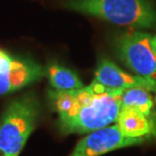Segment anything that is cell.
I'll return each mask as SVG.
<instances>
[{
	"mask_svg": "<svg viewBox=\"0 0 156 156\" xmlns=\"http://www.w3.org/2000/svg\"><path fill=\"white\" fill-rule=\"evenodd\" d=\"M46 74L49 78L50 84L55 90L72 91L84 87L82 81L75 72L58 63L49 64Z\"/></svg>",
	"mask_w": 156,
	"mask_h": 156,
	"instance_id": "9c48e42d",
	"label": "cell"
},
{
	"mask_svg": "<svg viewBox=\"0 0 156 156\" xmlns=\"http://www.w3.org/2000/svg\"><path fill=\"white\" fill-rule=\"evenodd\" d=\"M117 125L125 136L147 140L156 137V112L144 114L134 108H121Z\"/></svg>",
	"mask_w": 156,
	"mask_h": 156,
	"instance_id": "ba28073f",
	"label": "cell"
},
{
	"mask_svg": "<svg viewBox=\"0 0 156 156\" xmlns=\"http://www.w3.org/2000/svg\"><path fill=\"white\" fill-rule=\"evenodd\" d=\"M65 6L112 23L132 27L156 26V11L146 0H69Z\"/></svg>",
	"mask_w": 156,
	"mask_h": 156,
	"instance_id": "3957f363",
	"label": "cell"
},
{
	"mask_svg": "<svg viewBox=\"0 0 156 156\" xmlns=\"http://www.w3.org/2000/svg\"><path fill=\"white\" fill-rule=\"evenodd\" d=\"M44 74L42 66L34 60L15 58L10 69L0 74V95L24 88L40 80Z\"/></svg>",
	"mask_w": 156,
	"mask_h": 156,
	"instance_id": "8992f818",
	"label": "cell"
},
{
	"mask_svg": "<svg viewBox=\"0 0 156 156\" xmlns=\"http://www.w3.org/2000/svg\"><path fill=\"white\" fill-rule=\"evenodd\" d=\"M41 105L32 92L14 98L0 118V156H18L38 125Z\"/></svg>",
	"mask_w": 156,
	"mask_h": 156,
	"instance_id": "7a4b0ae2",
	"label": "cell"
},
{
	"mask_svg": "<svg viewBox=\"0 0 156 156\" xmlns=\"http://www.w3.org/2000/svg\"><path fill=\"white\" fill-rule=\"evenodd\" d=\"M94 80L110 88L127 89L132 87H143L148 90L156 89V82L148 78L132 75L119 68L108 59H101L95 70Z\"/></svg>",
	"mask_w": 156,
	"mask_h": 156,
	"instance_id": "52a82bcc",
	"label": "cell"
},
{
	"mask_svg": "<svg viewBox=\"0 0 156 156\" xmlns=\"http://www.w3.org/2000/svg\"><path fill=\"white\" fill-rule=\"evenodd\" d=\"M15 61V57L11 56L9 53L3 50H0V74L8 71L12 67Z\"/></svg>",
	"mask_w": 156,
	"mask_h": 156,
	"instance_id": "8fae6325",
	"label": "cell"
},
{
	"mask_svg": "<svg viewBox=\"0 0 156 156\" xmlns=\"http://www.w3.org/2000/svg\"><path fill=\"white\" fill-rule=\"evenodd\" d=\"M149 34L133 32L125 34L118 40V55L130 69L139 76L156 82V55Z\"/></svg>",
	"mask_w": 156,
	"mask_h": 156,
	"instance_id": "277c9868",
	"label": "cell"
},
{
	"mask_svg": "<svg viewBox=\"0 0 156 156\" xmlns=\"http://www.w3.org/2000/svg\"><path fill=\"white\" fill-rule=\"evenodd\" d=\"M125 89L110 88L93 80L72 91L49 90L48 95L59 115L63 134H89L117 122Z\"/></svg>",
	"mask_w": 156,
	"mask_h": 156,
	"instance_id": "6da1fadb",
	"label": "cell"
},
{
	"mask_svg": "<svg viewBox=\"0 0 156 156\" xmlns=\"http://www.w3.org/2000/svg\"><path fill=\"white\" fill-rule=\"evenodd\" d=\"M151 45H152V48H153V51L156 55V36L152 38V41H151Z\"/></svg>",
	"mask_w": 156,
	"mask_h": 156,
	"instance_id": "7c38bea8",
	"label": "cell"
},
{
	"mask_svg": "<svg viewBox=\"0 0 156 156\" xmlns=\"http://www.w3.org/2000/svg\"><path fill=\"white\" fill-rule=\"evenodd\" d=\"M145 140L125 136L115 124L89 133L77 143L70 156H101L117 149L142 144Z\"/></svg>",
	"mask_w": 156,
	"mask_h": 156,
	"instance_id": "5b68a950",
	"label": "cell"
},
{
	"mask_svg": "<svg viewBox=\"0 0 156 156\" xmlns=\"http://www.w3.org/2000/svg\"><path fill=\"white\" fill-rule=\"evenodd\" d=\"M154 102L148 89L143 87H132L124 90L122 94L121 108H134L144 114L153 112Z\"/></svg>",
	"mask_w": 156,
	"mask_h": 156,
	"instance_id": "30bf717a",
	"label": "cell"
}]
</instances>
